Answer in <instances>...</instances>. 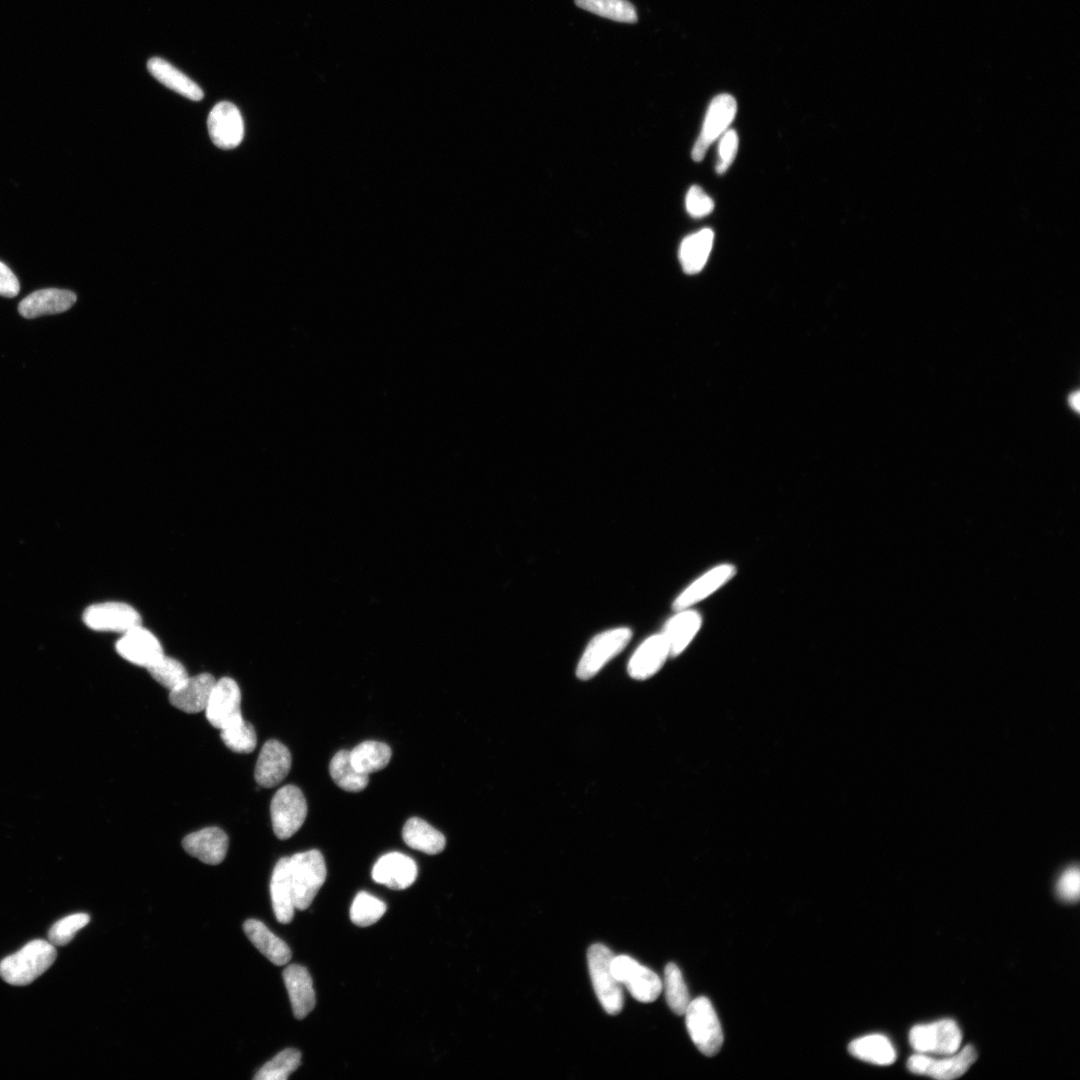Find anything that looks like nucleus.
Segmentation results:
<instances>
[{
  "label": "nucleus",
  "mask_w": 1080,
  "mask_h": 1080,
  "mask_svg": "<svg viewBox=\"0 0 1080 1080\" xmlns=\"http://www.w3.org/2000/svg\"><path fill=\"white\" fill-rule=\"evenodd\" d=\"M90 917L86 913L68 915L55 922L49 932L48 939L53 945L63 946L68 944L81 928L87 925Z\"/></svg>",
  "instance_id": "nucleus-38"
},
{
  "label": "nucleus",
  "mask_w": 1080,
  "mask_h": 1080,
  "mask_svg": "<svg viewBox=\"0 0 1080 1080\" xmlns=\"http://www.w3.org/2000/svg\"><path fill=\"white\" fill-rule=\"evenodd\" d=\"M417 877V865L409 856L400 852L382 855L374 864L372 878L376 883L391 889H405L411 886Z\"/></svg>",
  "instance_id": "nucleus-16"
},
{
  "label": "nucleus",
  "mask_w": 1080,
  "mask_h": 1080,
  "mask_svg": "<svg viewBox=\"0 0 1080 1080\" xmlns=\"http://www.w3.org/2000/svg\"><path fill=\"white\" fill-rule=\"evenodd\" d=\"M76 300L77 296L72 291L46 288L26 296L19 303L18 311L24 318L31 319L64 312L70 309Z\"/></svg>",
  "instance_id": "nucleus-20"
},
{
  "label": "nucleus",
  "mask_w": 1080,
  "mask_h": 1080,
  "mask_svg": "<svg viewBox=\"0 0 1080 1080\" xmlns=\"http://www.w3.org/2000/svg\"><path fill=\"white\" fill-rule=\"evenodd\" d=\"M402 837L409 847L429 855L442 852L446 844L440 831L418 817L409 818L405 822Z\"/></svg>",
  "instance_id": "nucleus-28"
},
{
  "label": "nucleus",
  "mask_w": 1080,
  "mask_h": 1080,
  "mask_svg": "<svg viewBox=\"0 0 1080 1080\" xmlns=\"http://www.w3.org/2000/svg\"><path fill=\"white\" fill-rule=\"evenodd\" d=\"M1069 403L1075 411L1079 410V392H1074L1069 396Z\"/></svg>",
  "instance_id": "nucleus-43"
},
{
  "label": "nucleus",
  "mask_w": 1080,
  "mask_h": 1080,
  "mask_svg": "<svg viewBox=\"0 0 1080 1080\" xmlns=\"http://www.w3.org/2000/svg\"><path fill=\"white\" fill-rule=\"evenodd\" d=\"M735 574V567L722 564L706 572L689 585L674 601L676 611L687 609L715 592Z\"/></svg>",
  "instance_id": "nucleus-22"
},
{
  "label": "nucleus",
  "mask_w": 1080,
  "mask_h": 1080,
  "mask_svg": "<svg viewBox=\"0 0 1080 1080\" xmlns=\"http://www.w3.org/2000/svg\"><path fill=\"white\" fill-rule=\"evenodd\" d=\"M687 212L693 217H703L713 211V200L697 185L692 186L685 199Z\"/></svg>",
  "instance_id": "nucleus-40"
},
{
  "label": "nucleus",
  "mask_w": 1080,
  "mask_h": 1080,
  "mask_svg": "<svg viewBox=\"0 0 1080 1080\" xmlns=\"http://www.w3.org/2000/svg\"><path fill=\"white\" fill-rule=\"evenodd\" d=\"M386 904L368 892H359L351 905V921L360 927L376 923L385 913Z\"/></svg>",
  "instance_id": "nucleus-36"
},
{
  "label": "nucleus",
  "mask_w": 1080,
  "mask_h": 1080,
  "mask_svg": "<svg viewBox=\"0 0 1080 1080\" xmlns=\"http://www.w3.org/2000/svg\"><path fill=\"white\" fill-rule=\"evenodd\" d=\"M848 1050L854 1057L877 1065H889L896 1059L890 1040L881 1034H872L853 1040Z\"/></svg>",
  "instance_id": "nucleus-29"
},
{
  "label": "nucleus",
  "mask_w": 1080,
  "mask_h": 1080,
  "mask_svg": "<svg viewBox=\"0 0 1080 1080\" xmlns=\"http://www.w3.org/2000/svg\"><path fill=\"white\" fill-rule=\"evenodd\" d=\"M611 950L596 943L587 951V963L595 994L603 1009L610 1015L618 1014L623 1007L621 984L611 971Z\"/></svg>",
  "instance_id": "nucleus-3"
},
{
  "label": "nucleus",
  "mask_w": 1080,
  "mask_h": 1080,
  "mask_svg": "<svg viewBox=\"0 0 1080 1080\" xmlns=\"http://www.w3.org/2000/svg\"><path fill=\"white\" fill-rule=\"evenodd\" d=\"M737 104L729 94H720L710 103L699 137L692 149L694 161H701L709 146L721 136L735 117Z\"/></svg>",
  "instance_id": "nucleus-9"
},
{
  "label": "nucleus",
  "mask_w": 1080,
  "mask_h": 1080,
  "mask_svg": "<svg viewBox=\"0 0 1080 1080\" xmlns=\"http://www.w3.org/2000/svg\"><path fill=\"white\" fill-rule=\"evenodd\" d=\"M20 290L17 277L12 270L0 261V296L15 297Z\"/></svg>",
  "instance_id": "nucleus-42"
},
{
  "label": "nucleus",
  "mask_w": 1080,
  "mask_h": 1080,
  "mask_svg": "<svg viewBox=\"0 0 1080 1080\" xmlns=\"http://www.w3.org/2000/svg\"><path fill=\"white\" fill-rule=\"evenodd\" d=\"M147 69L164 86L190 100L199 101L204 96L202 89L193 80L164 59H149Z\"/></svg>",
  "instance_id": "nucleus-26"
},
{
  "label": "nucleus",
  "mask_w": 1080,
  "mask_h": 1080,
  "mask_svg": "<svg viewBox=\"0 0 1080 1080\" xmlns=\"http://www.w3.org/2000/svg\"><path fill=\"white\" fill-rule=\"evenodd\" d=\"M286 866L293 890L295 908L307 909L326 879L323 855L316 849L286 857Z\"/></svg>",
  "instance_id": "nucleus-2"
},
{
  "label": "nucleus",
  "mask_w": 1080,
  "mask_h": 1080,
  "mask_svg": "<svg viewBox=\"0 0 1080 1080\" xmlns=\"http://www.w3.org/2000/svg\"><path fill=\"white\" fill-rule=\"evenodd\" d=\"M580 8L618 22L634 23L637 13L627 0H575Z\"/></svg>",
  "instance_id": "nucleus-33"
},
{
  "label": "nucleus",
  "mask_w": 1080,
  "mask_h": 1080,
  "mask_svg": "<svg viewBox=\"0 0 1080 1080\" xmlns=\"http://www.w3.org/2000/svg\"><path fill=\"white\" fill-rule=\"evenodd\" d=\"M282 975L295 1018H305L316 1004L313 982L308 970L301 965L291 964L284 969Z\"/></svg>",
  "instance_id": "nucleus-21"
},
{
  "label": "nucleus",
  "mask_w": 1080,
  "mask_h": 1080,
  "mask_svg": "<svg viewBox=\"0 0 1080 1080\" xmlns=\"http://www.w3.org/2000/svg\"><path fill=\"white\" fill-rule=\"evenodd\" d=\"M82 618L89 628L97 631L124 633L142 623L141 616L134 607L114 601L87 607Z\"/></svg>",
  "instance_id": "nucleus-11"
},
{
  "label": "nucleus",
  "mask_w": 1080,
  "mask_h": 1080,
  "mask_svg": "<svg viewBox=\"0 0 1080 1080\" xmlns=\"http://www.w3.org/2000/svg\"><path fill=\"white\" fill-rule=\"evenodd\" d=\"M714 232L704 228L687 236L679 248V260L687 274L700 272L705 266L713 246Z\"/></svg>",
  "instance_id": "nucleus-27"
},
{
  "label": "nucleus",
  "mask_w": 1080,
  "mask_h": 1080,
  "mask_svg": "<svg viewBox=\"0 0 1080 1080\" xmlns=\"http://www.w3.org/2000/svg\"><path fill=\"white\" fill-rule=\"evenodd\" d=\"M961 1040L962 1033L951 1019L916 1025L909 1033L910 1044L919 1053L952 1055L959 1050Z\"/></svg>",
  "instance_id": "nucleus-8"
},
{
  "label": "nucleus",
  "mask_w": 1080,
  "mask_h": 1080,
  "mask_svg": "<svg viewBox=\"0 0 1080 1080\" xmlns=\"http://www.w3.org/2000/svg\"><path fill=\"white\" fill-rule=\"evenodd\" d=\"M270 893L277 921L282 924L290 923L296 908L293 890L287 872L286 857L280 858L273 869L270 882Z\"/></svg>",
  "instance_id": "nucleus-25"
},
{
  "label": "nucleus",
  "mask_w": 1080,
  "mask_h": 1080,
  "mask_svg": "<svg viewBox=\"0 0 1080 1080\" xmlns=\"http://www.w3.org/2000/svg\"><path fill=\"white\" fill-rule=\"evenodd\" d=\"M220 736L224 744L237 753H251L257 744L254 727L242 716L220 729Z\"/></svg>",
  "instance_id": "nucleus-34"
},
{
  "label": "nucleus",
  "mask_w": 1080,
  "mask_h": 1080,
  "mask_svg": "<svg viewBox=\"0 0 1080 1080\" xmlns=\"http://www.w3.org/2000/svg\"><path fill=\"white\" fill-rule=\"evenodd\" d=\"M670 656L668 643L663 634L647 638L629 660L627 671L636 680L653 676Z\"/></svg>",
  "instance_id": "nucleus-18"
},
{
  "label": "nucleus",
  "mask_w": 1080,
  "mask_h": 1080,
  "mask_svg": "<svg viewBox=\"0 0 1080 1080\" xmlns=\"http://www.w3.org/2000/svg\"><path fill=\"white\" fill-rule=\"evenodd\" d=\"M292 758L288 748L280 741L268 740L261 748L256 767L255 780L265 788L278 785L289 773Z\"/></svg>",
  "instance_id": "nucleus-15"
},
{
  "label": "nucleus",
  "mask_w": 1080,
  "mask_h": 1080,
  "mask_svg": "<svg viewBox=\"0 0 1080 1080\" xmlns=\"http://www.w3.org/2000/svg\"><path fill=\"white\" fill-rule=\"evenodd\" d=\"M241 691L235 680L223 677L216 680L205 708L209 723L222 729L241 714Z\"/></svg>",
  "instance_id": "nucleus-13"
},
{
  "label": "nucleus",
  "mask_w": 1080,
  "mask_h": 1080,
  "mask_svg": "<svg viewBox=\"0 0 1080 1080\" xmlns=\"http://www.w3.org/2000/svg\"><path fill=\"white\" fill-rule=\"evenodd\" d=\"M611 971L637 1001L653 1002L662 991V980L659 976L630 956H614L611 960Z\"/></svg>",
  "instance_id": "nucleus-6"
},
{
  "label": "nucleus",
  "mask_w": 1080,
  "mask_h": 1080,
  "mask_svg": "<svg viewBox=\"0 0 1080 1080\" xmlns=\"http://www.w3.org/2000/svg\"><path fill=\"white\" fill-rule=\"evenodd\" d=\"M243 930L252 944L273 964L285 965L291 959L289 946L261 921L248 919L243 924Z\"/></svg>",
  "instance_id": "nucleus-23"
},
{
  "label": "nucleus",
  "mask_w": 1080,
  "mask_h": 1080,
  "mask_svg": "<svg viewBox=\"0 0 1080 1080\" xmlns=\"http://www.w3.org/2000/svg\"><path fill=\"white\" fill-rule=\"evenodd\" d=\"M182 845L188 854L203 863L217 865L226 856L229 839L222 829L206 827L185 836Z\"/></svg>",
  "instance_id": "nucleus-17"
},
{
  "label": "nucleus",
  "mask_w": 1080,
  "mask_h": 1080,
  "mask_svg": "<svg viewBox=\"0 0 1080 1080\" xmlns=\"http://www.w3.org/2000/svg\"><path fill=\"white\" fill-rule=\"evenodd\" d=\"M670 1009L677 1015H684L690 996L683 975L674 963H668L664 970L662 989Z\"/></svg>",
  "instance_id": "nucleus-32"
},
{
  "label": "nucleus",
  "mask_w": 1080,
  "mask_h": 1080,
  "mask_svg": "<svg viewBox=\"0 0 1080 1080\" xmlns=\"http://www.w3.org/2000/svg\"><path fill=\"white\" fill-rule=\"evenodd\" d=\"M207 127L214 145L224 150L237 147L244 137L241 113L231 102H219L211 109Z\"/></svg>",
  "instance_id": "nucleus-12"
},
{
  "label": "nucleus",
  "mask_w": 1080,
  "mask_h": 1080,
  "mask_svg": "<svg viewBox=\"0 0 1080 1080\" xmlns=\"http://www.w3.org/2000/svg\"><path fill=\"white\" fill-rule=\"evenodd\" d=\"M977 1059L973 1046H965L960 1052L943 1059H936L924 1054L912 1055L907 1061L910 1072L926 1075L939 1080H950L962 1076Z\"/></svg>",
  "instance_id": "nucleus-10"
},
{
  "label": "nucleus",
  "mask_w": 1080,
  "mask_h": 1080,
  "mask_svg": "<svg viewBox=\"0 0 1080 1080\" xmlns=\"http://www.w3.org/2000/svg\"><path fill=\"white\" fill-rule=\"evenodd\" d=\"M738 149V136L737 133L730 129L722 134V137L718 146V158L716 162V172L723 174L732 164Z\"/></svg>",
  "instance_id": "nucleus-39"
},
{
  "label": "nucleus",
  "mask_w": 1080,
  "mask_h": 1080,
  "mask_svg": "<svg viewBox=\"0 0 1080 1080\" xmlns=\"http://www.w3.org/2000/svg\"><path fill=\"white\" fill-rule=\"evenodd\" d=\"M1058 896L1067 902H1075L1079 899L1080 874L1077 867L1067 869L1057 883Z\"/></svg>",
  "instance_id": "nucleus-41"
},
{
  "label": "nucleus",
  "mask_w": 1080,
  "mask_h": 1080,
  "mask_svg": "<svg viewBox=\"0 0 1080 1080\" xmlns=\"http://www.w3.org/2000/svg\"><path fill=\"white\" fill-rule=\"evenodd\" d=\"M57 956L54 945L36 939L0 962V976L8 984L24 986L43 974Z\"/></svg>",
  "instance_id": "nucleus-1"
},
{
  "label": "nucleus",
  "mask_w": 1080,
  "mask_h": 1080,
  "mask_svg": "<svg viewBox=\"0 0 1080 1080\" xmlns=\"http://www.w3.org/2000/svg\"><path fill=\"white\" fill-rule=\"evenodd\" d=\"M116 651L125 660L146 668L164 655L158 638L142 625L122 633Z\"/></svg>",
  "instance_id": "nucleus-14"
},
{
  "label": "nucleus",
  "mask_w": 1080,
  "mask_h": 1080,
  "mask_svg": "<svg viewBox=\"0 0 1080 1080\" xmlns=\"http://www.w3.org/2000/svg\"><path fill=\"white\" fill-rule=\"evenodd\" d=\"M391 754L387 744L373 740L364 741L349 751L352 765L367 775L385 768Z\"/></svg>",
  "instance_id": "nucleus-30"
},
{
  "label": "nucleus",
  "mask_w": 1080,
  "mask_h": 1080,
  "mask_svg": "<svg viewBox=\"0 0 1080 1080\" xmlns=\"http://www.w3.org/2000/svg\"><path fill=\"white\" fill-rule=\"evenodd\" d=\"M632 632L620 627L595 636L586 647L576 670L578 678L587 680L595 676L605 664L617 656L629 643Z\"/></svg>",
  "instance_id": "nucleus-7"
},
{
  "label": "nucleus",
  "mask_w": 1080,
  "mask_h": 1080,
  "mask_svg": "<svg viewBox=\"0 0 1080 1080\" xmlns=\"http://www.w3.org/2000/svg\"><path fill=\"white\" fill-rule=\"evenodd\" d=\"M216 679L209 673L188 677L169 693L170 703L177 709L192 714L204 711Z\"/></svg>",
  "instance_id": "nucleus-19"
},
{
  "label": "nucleus",
  "mask_w": 1080,
  "mask_h": 1080,
  "mask_svg": "<svg viewBox=\"0 0 1080 1080\" xmlns=\"http://www.w3.org/2000/svg\"><path fill=\"white\" fill-rule=\"evenodd\" d=\"M701 623L700 614L688 608L678 611L666 623L662 634L668 643L670 656L675 657L683 652L697 634Z\"/></svg>",
  "instance_id": "nucleus-24"
},
{
  "label": "nucleus",
  "mask_w": 1080,
  "mask_h": 1080,
  "mask_svg": "<svg viewBox=\"0 0 1080 1080\" xmlns=\"http://www.w3.org/2000/svg\"><path fill=\"white\" fill-rule=\"evenodd\" d=\"M686 1027L698 1050L713 1056L723 1044V1032L717 1014L706 997L691 1000L685 1013Z\"/></svg>",
  "instance_id": "nucleus-4"
},
{
  "label": "nucleus",
  "mask_w": 1080,
  "mask_h": 1080,
  "mask_svg": "<svg viewBox=\"0 0 1080 1080\" xmlns=\"http://www.w3.org/2000/svg\"><path fill=\"white\" fill-rule=\"evenodd\" d=\"M270 813L275 835L281 840L293 836L307 815V803L302 791L294 785L281 787L271 800Z\"/></svg>",
  "instance_id": "nucleus-5"
},
{
  "label": "nucleus",
  "mask_w": 1080,
  "mask_h": 1080,
  "mask_svg": "<svg viewBox=\"0 0 1080 1080\" xmlns=\"http://www.w3.org/2000/svg\"><path fill=\"white\" fill-rule=\"evenodd\" d=\"M301 1063V1053L294 1048H286L265 1063L254 1075V1080H285Z\"/></svg>",
  "instance_id": "nucleus-35"
},
{
  "label": "nucleus",
  "mask_w": 1080,
  "mask_h": 1080,
  "mask_svg": "<svg viewBox=\"0 0 1080 1080\" xmlns=\"http://www.w3.org/2000/svg\"><path fill=\"white\" fill-rule=\"evenodd\" d=\"M329 772L335 784L348 792H360L369 782V775L352 765L348 750H340L332 757Z\"/></svg>",
  "instance_id": "nucleus-31"
},
{
  "label": "nucleus",
  "mask_w": 1080,
  "mask_h": 1080,
  "mask_svg": "<svg viewBox=\"0 0 1080 1080\" xmlns=\"http://www.w3.org/2000/svg\"><path fill=\"white\" fill-rule=\"evenodd\" d=\"M147 670L155 681L169 691L180 686L189 677L180 661L165 655L147 667Z\"/></svg>",
  "instance_id": "nucleus-37"
}]
</instances>
